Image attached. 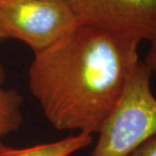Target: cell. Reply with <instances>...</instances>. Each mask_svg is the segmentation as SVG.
Masks as SVG:
<instances>
[{"instance_id":"obj_1","label":"cell","mask_w":156,"mask_h":156,"mask_svg":"<svg viewBox=\"0 0 156 156\" xmlns=\"http://www.w3.org/2000/svg\"><path fill=\"white\" fill-rule=\"evenodd\" d=\"M140 43L79 23L35 53L29 86L50 124L98 134L140 62Z\"/></svg>"},{"instance_id":"obj_2","label":"cell","mask_w":156,"mask_h":156,"mask_svg":"<svg viewBox=\"0 0 156 156\" xmlns=\"http://www.w3.org/2000/svg\"><path fill=\"white\" fill-rule=\"evenodd\" d=\"M151 75L145 63L139 62L102 123L90 156H128L156 134V98L151 90Z\"/></svg>"},{"instance_id":"obj_3","label":"cell","mask_w":156,"mask_h":156,"mask_svg":"<svg viewBox=\"0 0 156 156\" xmlns=\"http://www.w3.org/2000/svg\"><path fill=\"white\" fill-rule=\"evenodd\" d=\"M78 23L69 0H2L0 5V41H22L34 53L56 44Z\"/></svg>"},{"instance_id":"obj_4","label":"cell","mask_w":156,"mask_h":156,"mask_svg":"<svg viewBox=\"0 0 156 156\" xmlns=\"http://www.w3.org/2000/svg\"><path fill=\"white\" fill-rule=\"evenodd\" d=\"M79 23L152 42L156 37V0H69Z\"/></svg>"},{"instance_id":"obj_5","label":"cell","mask_w":156,"mask_h":156,"mask_svg":"<svg viewBox=\"0 0 156 156\" xmlns=\"http://www.w3.org/2000/svg\"><path fill=\"white\" fill-rule=\"evenodd\" d=\"M92 134L80 132L55 142L44 143L22 149H14L3 146L0 156H69L76 151L89 147L92 142Z\"/></svg>"},{"instance_id":"obj_6","label":"cell","mask_w":156,"mask_h":156,"mask_svg":"<svg viewBox=\"0 0 156 156\" xmlns=\"http://www.w3.org/2000/svg\"><path fill=\"white\" fill-rule=\"evenodd\" d=\"M5 72L0 64V148L4 146L3 138L17 131L23 121L22 96L15 89H5Z\"/></svg>"},{"instance_id":"obj_7","label":"cell","mask_w":156,"mask_h":156,"mask_svg":"<svg viewBox=\"0 0 156 156\" xmlns=\"http://www.w3.org/2000/svg\"><path fill=\"white\" fill-rule=\"evenodd\" d=\"M128 156H156V134L147 140Z\"/></svg>"},{"instance_id":"obj_8","label":"cell","mask_w":156,"mask_h":156,"mask_svg":"<svg viewBox=\"0 0 156 156\" xmlns=\"http://www.w3.org/2000/svg\"><path fill=\"white\" fill-rule=\"evenodd\" d=\"M144 63L151 73L156 74V37L151 42V48L146 56Z\"/></svg>"},{"instance_id":"obj_9","label":"cell","mask_w":156,"mask_h":156,"mask_svg":"<svg viewBox=\"0 0 156 156\" xmlns=\"http://www.w3.org/2000/svg\"><path fill=\"white\" fill-rule=\"evenodd\" d=\"M1 2H2V0H0V5H1Z\"/></svg>"}]
</instances>
